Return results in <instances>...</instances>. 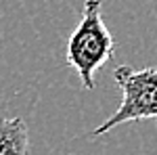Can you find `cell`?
Segmentation results:
<instances>
[{"label": "cell", "mask_w": 157, "mask_h": 155, "mask_svg": "<svg viewBox=\"0 0 157 155\" xmlns=\"http://www.w3.org/2000/svg\"><path fill=\"white\" fill-rule=\"evenodd\" d=\"M113 55L115 40L103 21V2L86 0L82 6L80 23L67 38L65 48V61L78 72L84 90L94 88V73L107 61L113 59Z\"/></svg>", "instance_id": "obj_1"}, {"label": "cell", "mask_w": 157, "mask_h": 155, "mask_svg": "<svg viewBox=\"0 0 157 155\" xmlns=\"http://www.w3.org/2000/svg\"><path fill=\"white\" fill-rule=\"evenodd\" d=\"M113 80L121 90V103L92 132L94 136H103L126 122L157 119V67L134 69L130 65H117Z\"/></svg>", "instance_id": "obj_2"}, {"label": "cell", "mask_w": 157, "mask_h": 155, "mask_svg": "<svg viewBox=\"0 0 157 155\" xmlns=\"http://www.w3.org/2000/svg\"><path fill=\"white\" fill-rule=\"evenodd\" d=\"M29 132L21 118H0V155H27Z\"/></svg>", "instance_id": "obj_3"}]
</instances>
